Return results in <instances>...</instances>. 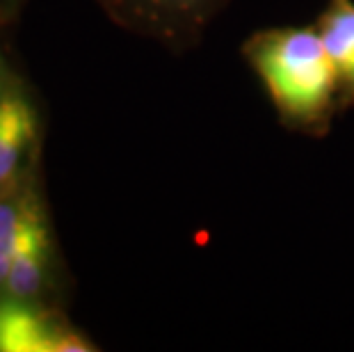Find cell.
<instances>
[{
	"instance_id": "cell-1",
	"label": "cell",
	"mask_w": 354,
	"mask_h": 352,
	"mask_svg": "<svg viewBox=\"0 0 354 352\" xmlns=\"http://www.w3.org/2000/svg\"><path fill=\"white\" fill-rule=\"evenodd\" d=\"M245 62L288 131L325 138L341 112L338 76L315 26H274L245 39Z\"/></svg>"
},
{
	"instance_id": "cell-2",
	"label": "cell",
	"mask_w": 354,
	"mask_h": 352,
	"mask_svg": "<svg viewBox=\"0 0 354 352\" xmlns=\"http://www.w3.org/2000/svg\"><path fill=\"white\" fill-rule=\"evenodd\" d=\"M99 5L117 26L151 37L167 48L187 50L229 0H99Z\"/></svg>"
},
{
	"instance_id": "cell-3",
	"label": "cell",
	"mask_w": 354,
	"mask_h": 352,
	"mask_svg": "<svg viewBox=\"0 0 354 352\" xmlns=\"http://www.w3.org/2000/svg\"><path fill=\"white\" fill-rule=\"evenodd\" d=\"M87 339L48 302L0 295V352H92Z\"/></svg>"
},
{
	"instance_id": "cell-4",
	"label": "cell",
	"mask_w": 354,
	"mask_h": 352,
	"mask_svg": "<svg viewBox=\"0 0 354 352\" xmlns=\"http://www.w3.org/2000/svg\"><path fill=\"white\" fill-rule=\"evenodd\" d=\"M41 149V126L32 103L21 89L0 96V192L35 176Z\"/></svg>"
},
{
	"instance_id": "cell-5",
	"label": "cell",
	"mask_w": 354,
	"mask_h": 352,
	"mask_svg": "<svg viewBox=\"0 0 354 352\" xmlns=\"http://www.w3.org/2000/svg\"><path fill=\"white\" fill-rule=\"evenodd\" d=\"M57 290V257L48 215L44 213L30 227L24 245L12 259L3 293L5 297L48 302Z\"/></svg>"
},
{
	"instance_id": "cell-6",
	"label": "cell",
	"mask_w": 354,
	"mask_h": 352,
	"mask_svg": "<svg viewBox=\"0 0 354 352\" xmlns=\"http://www.w3.org/2000/svg\"><path fill=\"white\" fill-rule=\"evenodd\" d=\"M44 213L46 206H44L41 192L37 190L35 176L0 192V293H3L12 259L24 245L30 227Z\"/></svg>"
},
{
	"instance_id": "cell-7",
	"label": "cell",
	"mask_w": 354,
	"mask_h": 352,
	"mask_svg": "<svg viewBox=\"0 0 354 352\" xmlns=\"http://www.w3.org/2000/svg\"><path fill=\"white\" fill-rule=\"evenodd\" d=\"M313 26L334 62L341 108H354V0H327Z\"/></svg>"
},
{
	"instance_id": "cell-8",
	"label": "cell",
	"mask_w": 354,
	"mask_h": 352,
	"mask_svg": "<svg viewBox=\"0 0 354 352\" xmlns=\"http://www.w3.org/2000/svg\"><path fill=\"white\" fill-rule=\"evenodd\" d=\"M12 87L5 85V76H3V66H0V96H5L7 92H10Z\"/></svg>"
}]
</instances>
